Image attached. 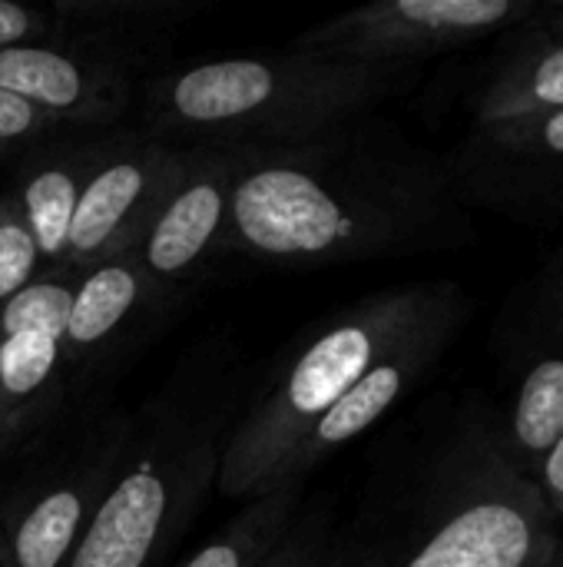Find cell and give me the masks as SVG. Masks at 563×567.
<instances>
[{
    "mask_svg": "<svg viewBox=\"0 0 563 567\" xmlns=\"http://www.w3.org/2000/svg\"><path fill=\"white\" fill-rule=\"evenodd\" d=\"M133 56L110 37H66L0 50V90L53 126L106 123L129 103Z\"/></svg>",
    "mask_w": 563,
    "mask_h": 567,
    "instance_id": "10",
    "label": "cell"
},
{
    "mask_svg": "<svg viewBox=\"0 0 563 567\" xmlns=\"http://www.w3.org/2000/svg\"><path fill=\"white\" fill-rule=\"evenodd\" d=\"M246 508L212 538L206 542L183 567H259L272 548L289 535L295 505H299V485L275 488L269 495H259L252 502H242Z\"/></svg>",
    "mask_w": 563,
    "mask_h": 567,
    "instance_id": "18",
    "label": "cell"
},
{
    "mask_svg": "<svg viewBox=\"0 0 563 567\" xmlns=\"http://www.w3.org/2000/svg\"><path fill=\"white\" fill-rule=\"evenodd\" d=\"M551 567H563V558H557V561H554V565Z\"/></svg>",
    "mask_w": 563,
    "mask_h": 567,
    "instance_id": "27",
    "label": "cell"
},
{
    "mask_svg": "<svg viewBox=\"0 0 563 567\" xmlns=\"http://www.w3.org/2000/svg\"><path fill=\"white\" fill-rule=\"evenodd\" d=\"M534 485H538L548 512L554 515V522H563V435L554 442L548 458L541 462V472H538Z\"/></svg>",
    "mask_w": 563,
    "mask_h": 567,
    "instance_id": "24",
    "label": "cell"
},
{
    "mask_svg": "<svg viewBox=\"0 0 563 567\" xmlns=\"http://www.w3.org/2000/svg\"><path fill=\"white\" fill-rule=\"evenodd\" d=\"M415 66L332 60L305 50L219 56L159 73L146 90L149 140L189 146L299 143L365 116Z\"/></svg>",
    "mask_w": 563,
    "mask_h": 567,
    "instance_id": "2",
    "label": "cell"
},
{
    "mask_svg": "<svg viewBox=\"0 0 563 567\" xmlns=\"http://www.w3.org/2000/svg\"><path fill=\"white\" fill-rule=\"evenodd\" d=\"M531 292L538 349L518 379L504 425L494 429L501 455L528 482L538 478L541 462L563 435V306L548 296L541 282Z\"/></svg>",
    "mask_w": 563,
    "mask_h": 567,
    "instance_id": "14",
    "label": "cell"
},
{
    "mask_svg": "<svg viewBox=\"0 0 563 567\" xmlns=\"http://www.w3.org/2000/svg\"><path fill=\"white\" fill-rule=\"evenodd\" d=\"M455 292H461L458 282L385 289L329 322L222 445L219 492L232 502H252L285 488L289 462L319 419Z\"/></svg>",
    "mask_w": 563,
    "mask_h": 567,
    "instance_id": "4",
    "label": "cell"
},
{
    "mask_svg": "<svg viewBox=\"0 0 563 567\" xmlns=\"http://www.w3.org/2000/svg\"><path fill=\"white\" fill-rule=\"evenodd\" d=\"M229 150L189 146L183 173L169 186L146 236L133 249L153 292L186 282L206 266V259L222 252L229 226Z\"/></svg>",
    "mask_w": 563,
    "mask_h": 567,
    "instance_id": "12",
    "label": "cell"
},
{
    "mask_svg": "<svg viewBox=\"0 0 563 567\" xmlns=\"http://www.w3.org/2000/svg\"><path fill=\"white\" fill-rule=\"evenodd\" d=\"M511 56L475 96V123H508L563 110V43L544 23H524Z\"/></svg>",
    "mask_w": 563,
    "mask_h": 567,
    "instance_id": "16",
    "label": "cell"
},
{
    "mask_svg": "<svg viewBox=\"0 0 563 567\" xmlns=\"http://www.w3.org/2000/svg\"><path fill=\"white\" fill-rule=\"evenodd\" d=\"M541 23H544V30H548L554 40H561L563 43V3H557V7H548Z\"/></svg>",
    "mask_w": 563,
    "mask_h": 567,
    "instance_id": "26",
    "label": "cell"
},
{
    "mask_svg": "<svg viewBox=\"0 0 563 567\" xmlns=\"http://www.w3.org/2000/svg\"><path fill=\"white\" fill-rule=\"evenodd\" d=\"M222 252L329 269L471 243L451 166L385 123H342L299 143L229 146Z\"/></svg>",
    "mask_w": 563,
    "mask_h": 567,
    "instance_id": "1",
    "label": "cell"
},
{
    "mask_svg": "<svg viewBox=\"0 0 563 567\" xmlns=\"http://www.w3.org/2000/svg\"><path fill=\"white\" fill-rule=\"evenodd\" d=\"M110 143H70L23 163L13 199L40 252V276H56L80 196Z\"/></svg>",
    "mask_w": 563,
    "mask_h": 567,
    "instance_id": "15",
    "label": "cell"
},
{
    "mask_svg": "<svg viewBox=\"0 0 563 567\" xmlns=\"http://www.w3.org/2000/svg\"><path fill=\"white\" fill-rule=\"evenodd\" d=\"M70 33L53 20L50 10L0 0V50L17 43H46V40H66Z\"/></svg>",
    "mask_w": 563,
    "mask_h": 567,
    "instance_id": "21",
    "label": "cell"
},
{
    "mask_svg": "<svg viewBox=\"0 0 563 567\" xmlns=\"http://www.w3.org/2000/svg\"><path fill=\"white\" fill-rule=\"evenodd\" d=\"M53 130L56 126L46 116H40L33 106L20 103L0 90V153L23 146V143H33V140H43Z\"/></svg>",
    "mask_w": 563,
    "mask_h": 567,
    "instance_id": "22",
    "label": "cell"
},
{
    "mask_svg": "<svg viewBox=\"0 0 563 567\" xmlns=\"http://www.w3.org/2000/svg\"><path fill=\"white\" fill-rule=\"evenodd\" d=\"M133 429L136 425L126 419L106 422L73 458L56 465L50 478L37 482L20 502H13L0 535L3 567H66L123 462Z\"/></svg>",
    "mask_w": 563,
    "mask_h": 567,
    "instance_id": "9",
    "label": "cell"
},
{
    "mask_svg": "<svg viewBox=\"0 0 563 567\" xmlns=\"http://www.w3.org/2000/svg\"><path fill=\"white\" fill-rule=\"evenodd\" d=\"M183 163L186 146L176 143H110L80 196L56 276H80L113 256L133 252Z\"/></svg>",
    "mask_w": 563,
    "mask_h": 567,
    "instance_id": "7",
    "label": "cell"
},
{
    "mask_svg": "<svg viewBox=\"0 0 563 567\" xmlns=\"http://www.w3.org/2000/svg\"><path fill=\"white\" fill-rule=\"evenodd\" d=\"M557 522L534 482L501 455L494 432L458 442L418 505L329 567H551Z\"/></svg>",
    "mask_w": 563,
    "mask_h": 567,
    "instance_id": "3",
    "label": "cell"
},
{
    "mask_svg": "<svg viewBox=\"0 0 563 567\" xmlns=\"http://www.w3.org/2000/svg\"><path fill=\"white\" fill-rule=\"evenodd\" d=\"M325 565V532L319 525L289 528V535L272 548L259 567H322Z\"/></svg>",
    "mask_w": 563,
    "mask_h": 567,
    "instance_id": "23",
    "label": "cell"
},
{
    "mask_svg": "<svg viewBox=\"0 0 563 567\" xmlns=\"http://www.w3.org/2000/svg\"><path fill=\"white\" fill-rule=\"evenodd\" d=\"M146 296H153V289L133 252L113 256L80 272L73 282L70 319L63 332V365L103 349V342L119 332V326Z\"/></svg>",
    "mask_w": 563,
    "mask_h": 567,
    "instance_id": "17",
    "label": "cell"
},
{
    "mask_svg": "<svg viewBox=\"0 0 563 567\" xmlns=\"http://www.w3.org/2000/svg\"><path fill=\"white\" fill-rule=\"evenodd\" d=\"M544 282L551 286V292L563 302V239L561 246L548 256V262H544Z\"/></svg>",
    "mask_w": 563,
    "mask_h": 567,
    "instance_id": "25",
    "label": "cell"
},
{
    "mask_svg": "<svg viewBox=\"0 0 563 567\" xmlns=\"http://www.w3.org/2000/svg\"><path fill=\"white\" fill-rule=\"evenodd\" d=\"M0 567H3V558H0Z\"/></svg>",
    "mask_w": 563,
    "mask_h": 567,
    "instance_id": "28",
    "label": "cell"
},
{
    "mask_svg": "<svg viewBox=\"0 0 563 567\" xmlns=\"http://www.w3.org/2000/svg\"><path fill=\"white\" fill-rule=\"evenodd\" d=\"M53 20L70 37H110L129 30H166L192 13L186 0H56Z\"/></svg>",
    "mask_w": 563,
    "mask_h": 567,
    "instance_id": "19",
    "label": "cell"
},
{
    "mask_svg": "<svg viewBox=\"0 0 563 567\" xmlns=\"http://www.w3.org/2000/svg\"><path fill=\"white\" fill-rule=\"evenodd\" d=\"M219 425L133 429L123 462L66 567H149L219 482Z\"/></svg>",
    "mask_w": 563,
    "mask_h": 567,
    "instance_id": "5",
    "label": "cell"
},
{
    "mask_svg": "<svg viewBox=\"0 0 563 567\" xmlns=\"http://www.w3.org/2000/svg\"><path fill=\"white\" fill-rule=\"evenodd\" d=\"M538 10L534 0H378L315 23L295 40V50L355 63L415 66L418 60L524 23Z\"/></svg>",
    "mask_w": 563,
    "mask_h": 567,
    "instance_id": "6",
    "label": "cell"
},
{
    "mask_svg": "<svg viewBox=\"0 0 563 567\" xmlns=\"http://www.w3.org/2000/svg\"><path fill=\"white\" fill-rule=\"evenodd\" d=\"M40 279V252L20 216L13 193L0 196V306Z\"/></svg>",
    "mask_w": 563,
    "mask_h": 567,
    "instance_id": "20",
    "label": "cell"
},
{
    "mask_svg": "<svg viewBox=\"0 0 563 567\" xmlns=\"http://www.w3.org/2000/svg\"><path fill=\"white\" fill-rule=\"evenodd\" d=\"M76 276H40L0 306V452L56 402Z\"/></svg>",
    "mask_w": 563,
    "mask_h": 567,
    "instance_id": "11",
    "label": "cell"
},
{
    "mask_svg": "<svg viewBox=\"0 0 563 567\" xmlns=\"http://www.w3.org/2000/svg\"><path fill=\"white\" fill-rule=\"evenodd\" d=\"M448 166L465 206L518 219H557L563 216V110L475 123Z\"/></svg>",
    "mask_w": 563,
    "mask_h": 567,
    "instance_id": "8",
    "label": "cell"
},
{
    "mask_svg": "<svg viewBox=\"0 0 563 567\" xmlns=\"http://www.w3.org/2000/svg\"><path fill=\"white\" fill-rule=\"evenodd\" d=\"M468 319L465 292H455L441 309H435L421 326H415L395 349H388L309 432L302 449L292 455L285 485H302L309 472H315L329 455L365 435L455 342Z\"/></svg>",
    "mask_w": 563,
    "mask_h": 567,
    "instance_id": "13",
    "label": "cell"
}]
</instances>
